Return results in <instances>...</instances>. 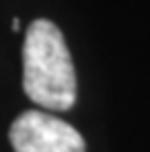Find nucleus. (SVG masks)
<instances>
[{
  "label": "nucleus",
  "instance_id": "nucleus-1",
  "mask_svg": "<svg viewBox=\"0 0 150 152\" xmlns=\"http://www.w3.org/2000/svg\"><path fill=\"white\" fill-rule=\"evenodd\" d=\"M23 90L34 103L65 112L76 103V72L61 29L38 18L27 27L23 43Z\"/></svg>",
  "mask_w": 150,
  "mask_h": 152
},
{
  "label": "nucleus",
  "instance_id": "nucleus-3",
  "mask_svg": "<svg viewBox=\"0 0 150 152\" xmlns=\"http://www.w3.org/2000/svg\"><path fill=\"white\" fill-rule=\"evenodd\" d=\"M11 29H14V31H20V18H14V23H11Z\"/></svg>",
  "mask_w": 150,
  "mask_h": 152
},
{
  "label": "nucleus",
  "instance_id": "nucleus-2",
  "mask_svg": "<svg viewBox=\"0 0 150 152\" xmlns=\"http://www.w3.org/2000/svg\"><path fill=\"white\" fill-rule=\"evenodd\" d=\"M9 141L16 152H85V141L74 125L40 110L20 114L9 128Z\"/></svg>",
  "mask_w": 150,
  "mask_h": 152
}]
</instances>
